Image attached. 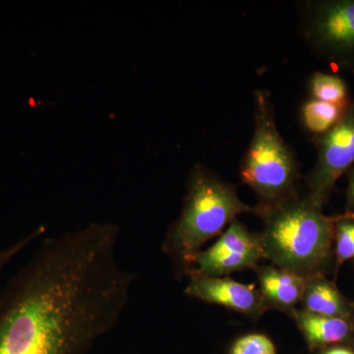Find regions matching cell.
Here are the masks:
<instances>
[{
	"mask_svg": "<svg viewBox=\"0 0 354 354\" xmlns=\"http://www.w3.org/2000/svg\"><path fill=\"white\" fill-rule=\"evenodd\" d=\"M130 295L97 247L48 237L0 293V354H86L118 326Z\"/></svg>",
	"mask_w": 354,
	"mask_h": 354,
	"instance_id": "obj_1",
	"label": "cell"
},
{
	"mask_svg": "<svg viewBox=\"0 0 354 354\" xmlns=\"http://www.w3.org/2000/svg\"><path fill=\"white\" fill-rule=\"evenodd\" d=\"M265 228L259 241L264 257L277 267L311 278L329 260L335 220L308 197L295 195L261 206Z\"/></svg>",
	"mask_w": 354,
	"mask_h": 354,
	"instance_id": "obj_2",
	"label": "cell"
},
{
	"mask_svg": "<svg viewBox=\"0 0 354 354\" xmlns=\"http://www.w3.org/2000/svg\"><path fill=\"white\" fill-rule=\"evenodd\" d=\"M251 211L232 186L202 165H195L190 172L183 211L162 249L181 272L189 274L202 246L220 234L236 216Z\"/></svg>",
	"mask_w": 354,
	"mask_h": 354,
	"instance_id": "obj_3",
	"label": "cell"
},
{
	"mask_svg": "<svg viewBox=\"0 0 354 354\" xmlns=\"http://www.w3.org/2000/svg\"><path fill=\"white\" fill-rule=\"evenodd\" d=\"M254 133L241 169L242 181L270 206L295 195L298 165L295 153L281 137L269 93H255Z\"/></svg>",
	"mask_w": 354,
	"mask_h": 354,
	"instance_id": "obj_4",
	"label": "cell"
},
{
	"mask_svg": "<svg viewBox=\"0 0 354 354\" xmlns=\"http://www.w3.org/2000/svg\"><path fill=\"white\" fill-rule=\"evenodd\" d=\"M317 146L318 158L309 176L307 197L322 208L337 179L354 165V102L334 128L318 137Z\"/></svg>",
	"mask_w": 354,
	"mask_h": 354,
	"instance_id": "obj_5",
	"label": "cell"
},
{
	"mask_svg": "<svg viewBox=\"0 0 354 354\" xmlns=\"http://www.w3.org/2000/svg\"><path fill=\"white\" fill-rule=\"evenodd\" d=\"M306 36L315 48L337 64L354 65V0L310 4Z\"/></svg>",
	"mask_w": 354,
	"mask_h": 354,
	"instance_id": "obj_6",
	"label": "cell"
},
{
	"mask_svg": "<svg viewBox=\"0 0 354 354\" xmlns=\"http://www.w3.org/2000/svg\"><path fill=\"white\" fill-rule=\"evenodd\" d=\"M262 257L264 254L259 237L254 236L239 221H234L213 246L197 254L191 272L218 278L252 268Z\"/></svg>",
	"mask_w": 354,
	"mask_h": 354,
	"instance_id": "obj_7",
	"label": "cell"
},
{
	"mask_svg": "<svg viewBox=\"0 0 354 354\" xmlns=\"http://www.w3.org/2000/svg\"><path fill=\"white\" fill-rule=\"evenodd\" d=\"M189 283L186 286L188 297L207 304L221 305L251 317L260 316L268 309L259 291L253 286L237 283L234 279L221 277H207L189 272Z\"/></svg>",
	"mask_w": 354,
	"mask_h": 354,
	"instance_id": "obj_8",
	"label": "cell"
},
{
	"mask_svg": "<svg viewBox=\"0 0 354 354\" xmlns=\"http://www.w3.org/2000/svg\"><path fill=\"white\" fill-rule=\"evenodd\" d=\"M261 295L265 301L293 311L302 301L308 278L278 267L261 268L258 271Z\"/></svg>",
	"mask_w": 354,
	"mask_h": 354,
	"instance_id": "obj_9",
	"label": "cell"
},
{
	"mask_svg": "<svg viewBox=\"0 0 354 354\" xmlns=\"http://www.w3.org/2000/svg\"><path fill=\"white\" fill-rule=\"evenodd\" d=\"M295 320L312 348L339 344L346 341L351 333L346 319L317 315L304 310L295 313Z\"/></svg>",
	"mask_w": 354,
	"mask_h": 354,
	"instance_id": "obj_10",
	"label": "cell"
},
{
	"mask_svg": "<svg viewBox=\"0 0 354 354\" xmlns=\"http://www.w3.org/2000/svg\"><path fill=\"white\" fill-rule=\"evenodd\" d=\"M302 301L305 311L309 313L346 320L351 315V308L339 291L318 276L308 278Z\"/></svg>",
	"mask_w": 354,
	"mask_h": 354,
	"instance_id": "obj_11",
	"label": "cell"
},
{
	"mask_svg": "<svg viewBox=\"0 0 354 354\" xmlns=\"http://www.w3.org/2000/svg\"><path fill=\"white\" fill-rule=\"evenodd\" d=\"M348 104L339 106L314 99L310 100L302 106V122L309 132L318 137L322 136L339 123Z\"/></svg>",
	"mask_w": 354,
	"mask_h": 354,
	"instance_id": "obj_12",
	"label": "cell"
},
{
	"mask_svg": "<svg viewBox=\"0 0 354 354\" xmlns=\"http://www.w3.org/2000/svg\"><path fill=\"white\" fill-rule=\"evenodd\" d=\"M312 97L317 101L346 106L348 100V88L344 79L334 74L316 72L311 77L309 84Z\"/></svg>",
	"mask_w": 354,
	"mask_h": 354,
	"instance_id": "obj_13",
	"label": "cell"
},
{
	"mask_svg": "<svg viewBox=\"0 0 354 354\" xmlns=\"http://www.w3.org/2000/svg\"><path fill=\"white\" fill-rule=\"evenodd\" d=\"M335 254L339 263L354 257V215L346 214L335 220Z\"/></svg>",
	"mask_w": 354,
	"mask_h": 354,
	"instance_id": "obj_14",
	"label": "cell"
},
{
	"mask_svg": "<svg viewBox=\"0 0 354 354\" xmlns=\"http://www.w3.org/2000/svg\"><path fill=\"white\" fill-rule=\"evenodd\" d=\"M232 354H277V351L269 337L261 334H251L244 335L234 342Z\"/></svg>",
	"mask_w": 354,
	"mask_h": 354,
	"instance_id": "obj_15",
	"label": "cell"
},
{
	"mask_svg": "<svg viewBox=\"0 0 354 354\" xmlns=\"http://www.w3.org/2000/svg\"><path fill=\"white\" fill-rule=\"evenodd\" d=\"M346 208L348 214L354 215V167L349 174L348 188L346 192Z\"/></svg>",
	"mask_w": 354,
	"mask_h": 354,
	"instance_id": "obj_16",
	"label": "cell"
},
{
	"mask_svg": "<svg viewBox=\"0 0 354 354\" xmlns=\"http://www.w3.org/2000/svg\"><path fill=\"white\" fill-rule=\"evenodd\" d=\"M323 354H354V351L346 348H333L328 349Z\"/></svg>",
	"mask_w": 354,
	"mask_h": 354,
	"instance_id": "obj_17",
	"label": "cell"
}]
</instances>
